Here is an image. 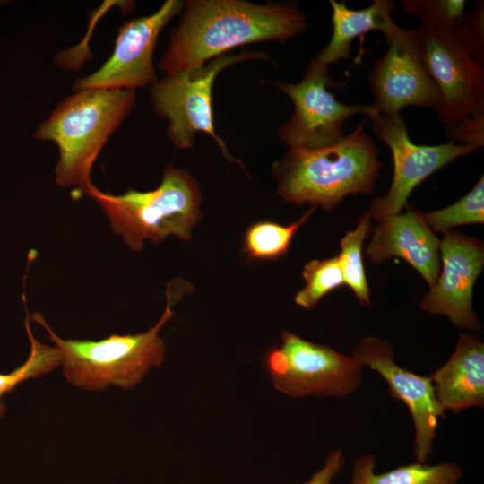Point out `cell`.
Masks as SVG:
<instances>
[{"label":"cell","mask_w":484,"mask_h":484,"mask_svg":"<svg viewBox=\"0 0 484 484\" xmlns=\"http://www.w3.org/2000/svg\"><path fill=\"white\" fill-rule=\"evenodd\" d=\"M181 12L158 64L166 75L200 67L237 47L284 41L308 28L306 15L294 3L188 0Z\"/></svg>","instance_id":"1"},{"label":"cell","mask_w":484,"mask_h":484,"mask_svg":"<svg viewBox=\"0 0 484 484\" xmlns=\"http://www.w3.org/2000/svg\"><path fill=\"white\" fill-rule=\"evenodd\" d=\"M420 52L439 92L436 108L449 143L484 144V49L467 17L451 28L420 23Z\"/></svg>","instance_id":"2"},{"label":"cell","mask_w":484,"mask_h":484,"mask_svg":"<svg viewBox=\"0 0 484 484\" xmlns=\"http://www.w3.org/2000/svg\"><path fill=\"white\" fill-rule=\"evenodd\" d=\"M366 124L327 147L290 148L272 167L280 196L296 205L332 211L348 195L371 194L381 162Z\"/></svg>","instance_id":"3"},{"label":"cell","mask_w":484,"mask_h":484,"mask_svg":"<svg viewBox=\"0 0 484 484\" xmlns=\"http://www.w3.org/2000/svg\"><path fill=\"white\" fill-rule=\"evenodd\" d=\"M65 98L39 124L34 138L58 149L55 181L86 194L93 186V163L110 135L133 109L136 92L127 89L88 88Z\"/></svg>","instance_id":"4"},{"label":"cell","mask_w":484,"mask_h":484,"mask_svg":"<svg viewBox=\"0 0 484 484\" xmlns=\"http://www.w3.org/2000/svg\"><path fill=\"white\" fill-rule=\"evenodd\" d=\"M85 194L99 204L111 230L134 251H141L145 240L158 243L173 236L186 241L202 217L198 183L173 165L165 168L153 190L113 194L93 185Z\"/></svg>","instance_id":"5"},{"label":"cell","mask_w":484,"mask_h":484,"mask_svg":"<svg viewBox=\"0 0 484 484\" xmlns=\"http://www.w3.org/2000/svg\"><path fill=\"white\" fill-rule=\"evenodd\" d=\"M167 306L159 321L145 333L112 334L99 341L65 340L48 324L41 313L30 315L41 325L61 354V365L66 380L87 391H103L109 385L129 389L142 381L152 367L165 359L164 341L160 330L174 313L172 307L179 296L167 290Z\"/></svg>","instance_id":"6"},{"label":"cell","mask_w":484,"mask_h":484,"mask_svg":"<svg viewBox=\"0 0 484 484\" xmlns=\"http://www.w3.org/2000/svg\"><path fill=\"white\" fill-rule=\"evenodd\" d=\"M266 58L268 56L264 52L226 53L200 67L166 75L151 85L150 96L153 110L167 120L170 142L178 149H189L194 145L195 134L202 132L214 140L228 160L244 167L229 153L214 129L212 86L217 75L229 65Z\"/></svg>","instance_id":"7"},{"label":"cell","mask_w":484,"mask_h":484,"mask_svg":"<svg viewBox=\"0 0 484 484\" xmlns=\"http://www.w3.org/2000/svg\"><path fill=\"white\" fill-rule=\"evenodd\" d=\"M280 347L271 350L265 366L274 387L290 396L343 397L361 383L362 365L353 356L283 331Z\"/></svg>","instance_id":"8"},{"label":"cell","mask_w":484,"mask_h":484,"mask_svg":"<svg viewBox=\"0 0 484 484\" xmlns=\"http://www.w3.org/2000/svg\"><path fill=\"white\" fill-rule=\"evenodd\" d=\"M335 84L328 66L312 59L298 83H276L292 101L294 111L280 128L281 139L290 148L314 150L333 145L344 136V123L354 115L370 116L372 105H346L329 91Z\"/></svg>","instance_id":"9"},{"label":"cell","mask_w":484,"mask_h":484,"mask_svg":"<svg viewBox=\"0 0 484 484\" xmlns=\"http://www.w3.org/2000/svg\"><path fill=\"white\" fill-rule=\"evenodd\" d=\"M374 133L388 146L393 161V175L387 194L373 199L368 212L380 220L401 213L413 189L436 170L458 158L475 152L470 144L445 143L418 145L409 137L401 114H384L377 110L369 116Z\"/></svg>","instance_id":"10"},{"label":"cell","mask_w":484,"mask_h":484,"mask_svg":"<svg viewBox=\"0 0 484 484\" xmlns=\"http://www.w3.org/2000/svg\"><path fill=\"white\" fill-rule=\"evenodd\" d=\"M183 7V1L168 0L153 13L125 22L118 30L109 58L94 73L77 79L74 91L88 88L135 91L157 82L153 53L158 38Z\"/></svg>","instance_id":"11"},{"label":"cell","mask_w":484,"mask_h":484,"mask_svg":"<svg viewBox=\"0 0 484 484\" xmlns=\"http://www.w3.org/2000/svg\"><path fill=\"white\" fill-rule=\"evenodd\" d=\"M385 39L387 50L369 75L376 110L397 115L405 107L436 109L439 92L423 60L416 30L395 25Z\"/></svg>","instance_id":"12"},{"label":"cell","mask_w":484,"mask_h":484,"mask_svg":"<svg viewBox=\"0 0 484 484\" xmlns=\"http://www.w3.org/2000/svg\"><path fill=\"white\" fill-rule=\"evenodd\" d=\"M440 258L438 279L423 298L421 308L431 315L447 316L458 328L480 329L472 308V291L484 266L482 242L453 230L445 231Z\"/></svg>","instance_id":"13"},{"label":"cell","mask_w":484,"mask_h":484,"mask_svg":"<svg viewBox=\"0 0 484 484\" xmlns=\"http://www.w3.org/2000/svg\"><path fill=\"white\" fill-rule=\"evenodd\" d=\"M352 356L377 372L387 383L389 393L410 410L415 429L416 462L425 463L432 452L438 419L444 411L435 395L430 376H422L399 367L391 345L376 337L361 339Z\"/></svg>","instance_id":"14"},{"label":"cell","mask_w":484,"mask_h":484,"mask_svg":"<svg viewBox=\"0 0 484 484\" xmlns=\"http://www.w3.org/2000/svg\"><path fill=\"white\" fill-rule=\"evenodd\" d=\"M366 255L375 264L402 258L429 287L435 285L440 273V240L419 210L408 209L380 220Z\"/></svg>","instance_id":"15"},{"label":"cell","mask_w":484,"mask_h":484,"mask_svg":"<svg viewBox=\"0 0 484 484\" xmlns=\"http://www.w3.org/2000/svg\"><path fill=\"white\" fill-rule=\"evenodd\" d=\"M443 411L459 413L484 405V344L477 337L460 334L448 361L431 376Z\"/></svg>","instance_id":"16"},{"label":"cell","mask_w":484,"mask_h":484,"mask_svg":"<svg viewBox=\"0 0 484 484\" xmlns=\"http://www.w3.org/2000/svg\"><path fill=\"white\" fill-rule=\"evenodd\" d=\"M332 10L333 34L327 45L315 57L325 66L348 59L351 42L358 37L373 30L387 36L395 27L391 17L395 2L375 0L364 9H350L345 2L329 1Z\"/></svg>","instance_id":"17"},{"label":"cell","mask_w":484,"mask_h":484,"mask_svg":"<svg viewBox=\"0 0 484 484\" xmlns=\"http://www.w3.org/2000/svg\"><path fill=\"white\" fill-rule=\"evenodd\" d=\"M376 461L370 454L359 457L349 484H457L463 472L451 462L435 465L414 462L384 473L375 472Z\"/></svg>","instance_id":"18"},{"label":"cell","mask_w":484,"mask_h":484,"mask_svg":"<svg viewBox=\"0 0 484 484\" xmlns=\"http://www.w3.org/2000/svg\"><path fill=\"white\" fill-rule=\"evenodd\" d=\"M315 208L311 207L300 219L290 225L260 221L250 226L244 237V252L252 259H277L287 254L293 237L310 218Z\"/></svg>","instance_id":"19"},{"label":"cell","mask_w":484,"mask_h":484,"mask_svg":"<svg viewBox=\"0 0 484 484\" xmlns=\"http://www.w3.org/2000/svg\"><path fill=\"white\" fill-rule=\"evenodd\" d=\"M372 217L364 212L355 229L348 231L341 239L338 255L344 284L354 292L362 305H369V288L363 265V243L370 231Z\"/></svg>","instance_id":"20"},{"label":"cell","mask_w":484,"mask_h":484,"mask_svg":"<svg viewBox=\"0 0 484 484\" xmlns=\"http://www.w3.org/2000/svg\"><path fill=\"white\" fill-rule=\"evenodd\" d=\"M25 329L30 341V350L26 361L9 374H0V417L4 414L5 405L2 397L30 378H38L50 373L61 365V354L56 347H51L37 340L30 329V316L26 312Z\"/></svg>","instance_id":"21"},{"label":"cell","mask_w":484,"mask_h":484,"mask_svg":"<svg viewBox=\"0 0 484 484\" xmlns=\"http://www.w3.org/2000/svg\"><path fill=\"white\" fill-rule=\"evenodd\" d=\"M423 218L429 229L434 231L445 232L457 226L482 224L484 222L483 176L459 201L445 208L426 212Z\"/></svg>","instance_id":"22"},{"label":"cell","mask_w":484,"mask_h":484,"mask_svg":"<svg viewBox=\"0 0 484 484\" xmlns=\"http://www.w3.org/2000/svg\"><path fill=\"white\" fill-rule=\"evenodd\" d=\"M302 276L305 286L297 292L294 301L306 309L314 308L326 294L344 284L338 255L307 263Z\"/></svg>","instance_id":"23"},{"label":"cell","mask_w":484,"mask_h":484,"mask_svg":"<svg viewBox=\"0 0 484 484\" xmlns=\"http://www.w3.org/2000/svg\"><path fill=\"white\" fill-rule=\"evenodd\" d=\"M402 4L407 14L433 28H451L465 17L464 0H402Z\"/></svg>","instance_id":"24"},{"label":"cell","mask_w":484,"mask_h":484,"mask_svg":"<svg viewBox=\"0 0 484 484\" xmlns=\"http://www.w3.org/2000/svg\"><path fill=\"white\" fill-rule=\"evenodd\" d=\"M345 466V458L340 450L331 452L324 466L303 484H331Z\"/></svg>","instance_id":"25"}]
</instances>
